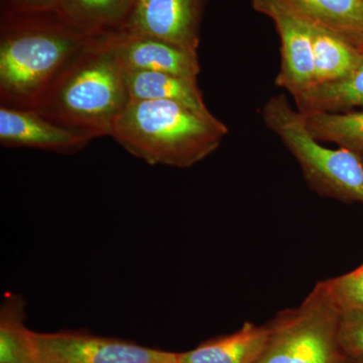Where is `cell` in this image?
I'll use <instances>...</instances> for the list:
<instances>
[{"label": "cell", "instance_id": "1", "mask_svg": "<svg viewBox=\"0 0 363 363\" xmlns=\"http://www.w3.org/2000/svg\"><path fill=\"white\" fill-rule=\"evenodd\" d=\"M95 39L57 11L0 13L1 106L35 109L62 72Z\"/></svg>", "mask_w": 363, "mask_h": 363}, {"label": "cell", "instance_id": "2", "mask_svg": "<svg viewBox=\"0 0 363 363\" xmlns=\"http://www.w3.org/2000/svg\"><path fill=\"white\" fill-rule=\"evenodd\" d=\"M130 101L125 70L102 35L62 72L33 111L95 138L111 136Z\"/></svg>", "mask_w": 363, "mask_h": 363}, {"label": "cell", "instance_id": "3", "mask_svg": "<svg viewBox=\"0 0 363 363\" xmlns=\"http://www.w3.org/2000/svg\"><path fill=\"white\" fill-rule=\"evenodd\" d=\"M227 133L213 114L164 100H130L111 138L147 164L187 169L213 154Z\"/></svg>", "mask_w": 363, "mask_h": 363}, {"label": "cell", "instance_id": "4", "mask_svg": "<svg viewBox=\"0 0 363 363\" xmlns=\"http://www.w3.org/2000/svg\"><path fill=\"white\" fill-rule=\"evenodd\" d=\"M267 128L297 160L312 190L324 197L345 203H363V159L343 147L329 149L315 138L300 111L285 95H276L262 107Z\"/></svg>", "mask_w": 363, "mask_h": 363}, {"label": "cell", "instance_id": "5", "mask_svg": "<svg viewBox=\"0 0 363 363\" xmlns=\"http://www.w3.org/2000/svg\"><path fill=\"white\" fill-rule=\"evenodd\" d=\"M340 310L320 281L298 307L269 322L266 347L255 363H345L338 342Z\"/></svg>", "mask_w": 363, "mask_h": 363}, {"label": "cell", "instance_id": "6", "mask_svg": "<svg viewBox=\"0 0 363 363\" xmlns=\"http://www.w3.org/2000/svg\"><path fill=\"white\" fill-rule=\"evenodd\" d=\"M37 363H180V353L88 332L32 331Z\"/></svg>", "mask_w": 363, "mask_h": 363}, {"label": "cell", "instance_id": "7", "mask_svg": "<svg viewBox=\"0 0 363 363\" xmlns=\"http://www.w3.org/2000/svg\"><path fill=\"white\" fill-rule=\"evenodd\" d=\"M207 0H135L123 30L198 52Z\"/></svg>", "mask_w": 363, "mask_h": 363}, {"label": "cell", "instance_id": "8", "mask_svg": "<svg viewBox=\"0 0 363 363\" xmlns=\"http://www.w3.org/2000/svg\"><path fill=\"white\" fill-rule=\"evenodd\" d=\"M255 11L276 25L281 39V69L276 83L293 98L313 84L314 44L313 26L285 9L278 0H252Z\"/></svg>", "mask_w": 363, "mask_h": 363}, {"label": "cell", "instance_id": "9", "mask_svg": "<svg viewBox=\"0 0 363 363\" xmlns=\"http://www.w3.org/2000/svg\"><path fill=\"white\" fill-rule=\"evenodd\" d=\"M93 140L81 131L52 123L32 109L0 106V143L4 147L76 154Z\"/></svg>", "mask_w": 363, "mask_h": 363}, {"label": "cell", "instance_id": "10", "mask_svg": "<svg viewBox=\"0 0 363 363\" xmlns=\"http://www.w3.org/2000/svg\"><path fill=\"white\" fill-rule=\"evenodd\" d=\"M106 38L125 71L161 72L198 81V52L124 30L106 33Z\"/></svg>", "mask_w": 363, "mask_h": 363}, {"label": "cell", "instance_id": "11", "mask_svg": "<svg viewBox=\"0 0 363 363\" xmlns=\"http://www.w3.org/2000/svg\"><path fill=\"white\" fill-rule=\"evenodd\" d=\"M310 25L345 38L363 49V0H278Z\"/></svg>", "mask_w": 363, "mask_h": 363}, {"label": "cell", "instance_id": "12", "mask_svg": "<svg viewBox=\"0 0 363 363\" xmlns=\"http://www.w3.org/2000/svg\"><path fill=\"white\" fill-rule=\"evenodd\" d=\"M269 325L247 322L240 330L212 338L180 353V363H255L269 339Z\"/></svg>", "mask_w": 363, "mask_h": 363}, {"label": "cell", "instance_id": "13", "mask_svg": "<svg viewBox=\"0 0 363 363\" xmlns=\"http://www.w3.org/2000/svg\"><path fill=\"white\" fill-rule=\"evenodd\" d=\"M125 81L130 100H164L198 113L212 114L197 80L161 72L125 71Z\"/></svg>", "mask_w": 363, "mask_h": 363}, {"label": "cell", "instance_id": "14", "mask_svg": "<svg viewBox=\"0 0 363 363\" xmlns=\"http://www.w3.org/2000/svg\"><path fill=\"white\" fill-rule=\"evenodd\" d=\"M135 0H55L57 13L74 28L98 37L123 28Z\"/></svg>", "mask_w": 363, "mask_h": 363}, {"label": "cell", "instance_id": "15", "mask_svg": "<svg viewBox=\"0 0 363 363\" xmlns=\"http://www.w3.org/2000/svg\"><path fill=\"white\" fill-rule=\"evenodd\" d=\"M313 44L314 79L311 86L340 80L363 62L362 48L324 28L313 26Z\"/></svg>", "mask_w": 363, "mask_h": 363}, {"label": "cell", "instance_id": "16", "mask_svg": "<svg viewBox=\"0 0 363 363\" xmlns=\"http://www.w3.org/2000/svg\"><path fill=\"white\" fill-rule=\"evenodd\" d=\"M294 100L302 113L363 109V62L346 77L313 85Z\"/></svg>", "mask_w": 363, "mask_h": 363}, {"label": "cell", "instance_id": "17", "mask_svg": "<svg viewBox=\"0 0 363 363\" xmlns=\"http://www.w3.org/2000/svg\"><path fill=\"white\" fill-rule=\"evenodd\" d=\"M26 306L23 296L4 294L0 306V363H37L32 330L26 326Z\"/></svg>", "mask_w": 363, "mask_h": 363}, {"label": "cell", "instance_id": "18", "mask_svg": "<svg viewBox=\"0 0 363 363\" xmlns=\"http://www.w3.org/2000/svg\"><path fill=\"white\" fill-rule=\"evenodd\" d=\"M302 116L308 130L319 142L335 143L339 147L363 154V109L310 112Z\"/></svg>", "mask_w": 363, "mask_h": 363}, {"label": "cell", "instance_id": "19", "mask_svg": "<svg viewBox=\"0 0 363 363\" xmlns=\"http://www.w3.org/2000/svg\"><path fill=\"white\" fill-rule=\"evenodd\" d=\"M324 281L340 311L363 310V264L352 272Z\"/></svg>", "mask_w": 363, "mask_h": 363}, {"label": "cell", "instance_id": "20", "mask_svg": "<svg viewBox=\"0 0 363 363\" xmlns=\"http://www.w3.org/2000/svg\"><path fill=\"white\" fill-rule=\"evenodd\" d=\"M338 342L344 357H363V310L340 311Z\"/></svg>", "mask_w": 363, "mask_h": 363}, {"label": "cell", "instance_id": "21", "mask_svg": "<svg viewBox=\"0 0 363 363\" xmlns=\"http://www.w3.org/2000/svg\"><path fill=\"white\" fill-rule=\"evenodd\" d=\"M56 11L55 0H1L0 13Z\"/></svg>", "mask_w": 363, "mask_h": 363}, {"label": "cell", "instance_id": "22", "mask_svg": "<svg viewBox=\"0 0 363 363\" xmlns=\"http://www.w3.org/2000/svg\"><path fill=\"white\" fill-rule=\"evenodd\" d=\"M345 363H363V357H346Z\"/></svg>", "mask_w": 363, "mask_h": 363}, {"label": "cell", "instance_id": "23", "mask_svg": "<svg viewBox=\"0 0 363 363\" xmlns=\"http://www.w3.org/2000/svg\"><path fill=\"white\" fill-rule=\"evenodd\" d=\"M360 156H362V159H363V154H362V155H360Z\"/></svg>", "mask_w": 363, "mask_h": 363}]
</instances>
